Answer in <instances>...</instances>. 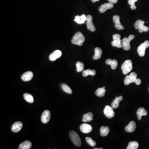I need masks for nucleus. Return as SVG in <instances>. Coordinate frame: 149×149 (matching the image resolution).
<instances>
[{"instance_id": "obj_40", "label": "nucleus", "mask_w": 149, "mask_h": 149, "mask_svg": "<svg viewBox=\"0 0 149 149\" xmlns=\"http://www.w3.org/2000/svg\"><path fill=\"white\" fill-rule=\"evenodd\" d=\"M103 88L104 89H105V87H103Z\"/></svg>"}, {"instance_id": "obj_29", "label": "nucleus", "mask_w": 149, "mask_h": 149, "mask_svg": "<svg viewBox=\"0 0 149 149\" xmlns=\"http://www.w3.org/2000/svg\"><path fill=\"white\" fill-rule=\"evenodd\" d=\"M106 90L103 88H99L96 90L95 92V94L97 96L99 97H102L105 95Z\"/></svg>"}, {"instance_id": "obj_15", "label": "nucleus", "mask_w": 149, "mask_h": 149, "mask_svg": "<svg viewBox=\"0 0 149 149\" xmlns=\"http://www.w3.org/2000/svg\"><path fill=\"white\" fill-rule=\"evenodd\" d=\"M33 73L31 71H27L23 74L21 76V79L24 81H29L31 80L33 77Z\"/></svg>"}, {"instance_id": "obj_39", "label": "nucleus", "mask_w": 149, "mask_h": 149, "mask_svg": "<svg viewBox=\"0 0 149 149\" xmlns=\"http://www.w3.org/2000/svg\"><path fill=\"white\" fill-rule=\"evenodd\" d=\"M100 1V0H91L92 2L93 3H95L96 1Z\"/></svg>"}, {"instance_id": "obj_17", "label": "nucleus", "mask_w": 149, "mask_h": 149, "mask_svg": "<svg viewBox=\"0 0 149 149\" xmlns=\"http://www.w3.org/2000/svg\"><path fill=\"white\" fill-rule=\"evenodd\" d=\"M130 40L128 39V38L125 37L122 40V47L123 49L126 51H128L130 50V42H131Z\"/></svg>"}, {"instance_id": "obj_22", "label": "nucleus", "mask_w": 149, "mask_h": 149, "mask_svg": "<svg viewBox=\"0 0 149 149\" xmlns=\"http://www.w3.org/2000/svg\"><path fill=\"white\" fill-rule=\"evenodd\" d=\"M147 114V111L144 108H140L137 110V116H138V119L139 120H141L142 116L146 115Z\"/></svg>"}, {"instance_id": "obj_6", "label": "nucleus", "mask_w": 149, "mask_h": 149, "mask_svg": "<svg viewBox=\"0 0 149 149\" xmlns=\"http://www.w3.org/2000/svg\"><path fill=\"white\" fill-rule=\"evenodd\" d=\"M137 75L136 73L132 72L130 75H127L124 80V84L125 85H128L132 82H135L137 79Z\"/></svg>"}, {"instance_id": "obj_18", "label": "nucleus", "mask_w": 149, "mask_h": 149, "mask_svg": "<svg viewBox=\"0 0 149 149\" xmlns=\"http://www.w3.org/2000/svg\"><path fill=\"white\" fill-rule=\"evenodd\" d=\"M122 100L123 96H120L119 97H116L111 104V106L113 109H117L119 107V103Z\"/></svg>"}, {"instance_id": "obj_16", "label": "nucleus", "mask_w": 149, "mask_h": 149, "mask_svg": "<svg viewBox=\"0 0 149 149\" xmlns=\"http://www.w3.org/2000/svg\"><path fill=\"white\" fill-rule=\"evenodd\" d=\"M136 125V123L135 121H131L129 123V124L125 127L126 131L128 133L134 132L135 130Z\"/></svg>"}, {"instance_id": "obj_25", "label": "nucleus", "mask_w": 149, "mask_h": 149, "mask_svg": "<svg viewBox=\"0 0 149 149\" xmlns=\"http://www.w3.org/2000/svg\"><path fill=\"white\" fill-rule=\"evenodd\" d=\"M109 128L108 126H102L100 129V135L104 137L107 136L109 132Z\"/></svg>"}, {"instance_id": "obj_4", "label": "nucleus", "mask_w": 149, "mask_h": 149, "mask_svg": "<svg viewBox=\"0 0 149 149\" xmlns=\"http://www.w3.org/2000/svg\"><path fill=\"white\" fill-rule=\"evenodd\" d=\"M149 47V41L146 40L144 42L140 44V45L138 47V54H139V56L143 57L144 56L145 53L146 49Z\"/></svg>"}, {"instance_id": "obj_36", "label": "nucleus", "mask_w": 149, "mask_h": 149, "mask_svg": "<svg viewBox=\"0 0 149 149\" xmlns=\"http://www.w3.org/2000/svg\"><path fill=\"white\" fill-rule=\"evenodd\" d=\"M135 83L137 85H140L141 83V80L140 79L137 78L135 81Z\"/></svg>"}, {"instance_id": "obj_23", "label": "nucleus", "mask_w": 149, "mask_h": 149, "mask_svg": "<svg viewBox=\"0 0 149 149\" xmlns=\"http://www.w3.org/2000/svg\"><path fill=\"white\" fill-rule=\"evenodd\" d=\"M31 143L29 140H26L20 145L19 149H29L31 147Z\"/></svg>"}, {"instance_id": "obj_35", "label": "nucleus", "mask_w": 149, "mask_h": 149, "mask_svg": "<svg viewBox=\"0 0 149 149\" xmlns=\"http://www.w3.org/2000/svg\"><path fill=\"white\" fill-rule=\"evenodd\" d=\"M149 30V27L145 26L144 25H142L140 29H138V31L140 33H142L144 31L147 32Z\"/></svg>"}, {"instance_id": "obj_41", "label": "nucleus", "mask_w": 149, "mask_h": 149, "mask_svg": "<svg viewBox=\"0 0 149 149\" xmlns=\"http://www.w3.org/2000/svg\"><path fill=\"white\" fill-rule=\"evenodd\" d=\"M148 90H149V89H148Z\"/></svg>"}, {"instance_id": "obj_8", "label": "nucleus", "mask_w": 149, "mask_h": 149, "mask_svg": "<svg viewBox=\"0 0 149 149\" xmlns=\"http://www.w3.org/2000/svg\"><path fill=\"white\" fill-rule=\"evenodd\" d=\"M104 112L106 117L109 119L113 118L115 115L113 108L107 105L106 106L104 110Z\"/></svg>"}, {"instance_id": "obj_28", "label": "nucleus", "mask_w": 149, "mask_h": 149, "mask_svg": "<svg viewBox=\"0 0 149 149\" xmlns=\"http://www.w3.org/2000/svg\"><path fill=\"white\" fill-rule=\"evenodd\" d=\"M139 146V144L137 142L131 141L129 142L127 149H137Z\"/></svg>"}, {"instance_id": "obj_19", "label": "nucleus", "mask_w": 149, "mask_h": 149, "mask_svg": "<svg viewBox=\"0 0 149 149\" xmlns=\"http://www.w3.org/2000/svg\"><path fill=\"white\" fill-rule=\"evenodd\" d=\"M106 63L107 65H110L112 69L115 70L117 69L118 66V61L117 60H111V59H108L106 61Z\"/></svg>"}, {"instance_id": "obj_38", "label": "nucleus", "mask_w": 149, "mask_h": 149, "mask_svg": "<svg viewBox=\"0 0 149 149\" xmlns=\"http://www.w3.org/2000/svg\"><path fill=\"white\" fill-rule=\"evenodd\" d=\"M135 38V36L134 35H130L129 37H128V39H129L130 40H132L133 39H134Z\"/></svg>"}, {"instance_id": "obj_13", "label": "nucleus", "mask_w": 149, "mask_h": 149, "mask_svg": "<svg viewBox=\"0 0 149 149\" xmlns=\"http://www.w3.org/2000/svg\"><path fill=\"white\" fill-rule=\"evenodd\" d=\"M62 55V52L59 50H57L51 54L49 58L51 61H54L60 57Z\"/></svg>"}, {"instance_id": "obj_3", "label": "nucleus", "mask_w": 149, "mask_h": 149, "mask_svg": "<svg viewBox=\"0 0 149 149\" xmlns=\"http://www.w3.org/2000/svg\"><path fill=\"white\" fill-rule=\"evenodd\" d=\"M69 134L71 140L74 145L77 147H80L81 145V141L78 135L73 130L70 131Z\"/></svg>"}, {"instance_id": "obj_32", "label": "nucleus", "mask_w": 149, "mask_h": 149, "mask_svg": "<svg viewBox=\"0 0 149 149\" xmlns=\"http://www.w3.org/2000/svg\"><path fill=\"white\" fill-rule=\"evenodd\" d=\"M61 88L63 90V91L66 92L67 93H69V94H71L72 93V90L71 89V88H70L69 86H68L66 85L63 84L61 85Z\"/></svg>"}, {"instance_id": "obj_26", "label": "nucleus", "mask_w": 149, "mask_h": 149, "mask_svg": "<svg viewBox=\"0 0 149 149\" xmlns=\"http://www.w3.org/2000/svg\"><path fill=\"white\" fill-rule=\"evenodd\" d=\"M96 72V71L94 70H91L89 69L86 70H85L83 71L82 73V76L84 77L88 76V75H91L92 76H94L95 75Z\"/></svg>"}, {"instance_id": "obj_2", "label": "nucleus", "mask_w": 149, "mask_h": 149, "mask_svg": "<svg viewBox=\"0 0 149 149\" xmlns=\"http://www.w3.org/2000/svg\"><path fill=\"white\" fill-rule=\"evenodd\" d=\"M132 69V62L130 60H127L125 61L121 66V69L124 75L128 74L131 71Z\"/></svg>"}, {"instance_id": "obj_9", "label": "nucleus", "mask_w": 149, "mask_h": 149, "mask_svg": "<svg viewBox=\"0 0 149 149\" xmlns=\"http://www.w3.org/2000/svg\"><path fill=\"white\" fill-rule=\"evenodd\" d=\"M120 16L115 15L113 16V22L115 23V27L118 30H123L124 27L123 26L120 21Z\"/></svg>"}, {"instance_id": "obj_37", "label": "nucleus", "mask_w": 149, "mask_h": 149, "mask_svg": "<svg viewBox=\"0 0 149 149\" xmlns=\"http://www.w3.org/2000/svg\"><path fill=\"white\" fill-rule=\"evenodd\" d=\"M109 2L113 4H117L118 2V0H108Z\"/></svg>"}, {"instance_id": "obj_24", "label": "nucleus", "mask_w": 149, "mask_h": 149, "mask_svg": "<svg viewBox=\"0 0 149 149\" xmlns=\"http://www.w3.org/2000/svg\"><path fill=\"white\" fill-rule=\"evenodd\" d=\"M93 113L91 112H89L85 113L83 115L82 121L83 122H90L93 120Z\"/></svg>"}, {"instance_id": "obj_34", "label": "nucleus", "mask_w": 149, "mask_h": 149, "mask_svg": "<svg viewBox=\"0 0 149 149\" xmlns=\"http://www.w3.org/2000/svg\"><path fill=\"white\" fill-rule=\"evenodd\" d=\"M138 1V0H128V4L130 6V8L133 10H136V7L135 5V3Z\"/></svg>"}, {"instance_id": "obj_21", "label": "nucleus", "mask_w": 149, "mask_h": 149, "mask_svg": "<svg viewBox=\"0 0 149 149\" xmlns=\"http://www.w3.org/2000/svg\"><path fill=\"white\" fill-rule=\"evenodd\" d=\"M102 51L101 48L99 47H96L94 49V55L93 56V59L94 60H98L101 58Z\"/></svg>"}, {"instance_id": "obj_33", "label": "nucleus", "mask_w": 149, "mask_h": 149, "mask_svg": "<svg viewBox=\"0 0 149 149\" xmlns=\"http://www.w3.org/2000/svg\"><path fill=\"white\" fill-rule=\"evenodd\" d=\"M87 142H88V143L92 147H95L96 145V142L94 141L92 139V138L90 137H86L85 138Z\"/></svg>"}, {"instance_id": "obj_14", "label": "nucleus", "mask_w": 149, "mask_h": 149, "mask_svg": "<svg viewBox=\"0 0 149 149\" xmlns=\"http://www.w3.org/2000/svg\"><path fill=\"white\" fill-rule=\"evenodd\" d=\"M23 124L20 121H18L12 125L11 127L12 131L13 132L17 133L20 131L23 128Z\"/></svg>"}, {"instance_id": "obj_10", "label": "nucleus", "mask_w": 149, "mask_h": 149, "mask_svg": "<svg viewBox=\"0 0 149 149\" xmlns=\"http://www.w3.org/2000/svg\"><path fill=\"white\" fill-rule=\"evenodd\" d=\"M114 6L113 3L109 2L108 3H105L102 4L99 8V11L101 13H104L106 10L109 9H112Z\"/></svg>"}, {"instance_id": "obj_1", "label": "nucleus", "mask_w": 149, "mask_h": 149, "mask_svg": "<svg viewBox=\"0 0 149 149\" xmlns=\"http://www.w3.org/2000/svg\"><path fill=\"white\" fill-rule=\"evenodd\" d=\"M85 41V37L83 34L80 31H77L73 37L71 42L74 44L81 46Z\"/></svg>"}, {"instance_id": "obj_12", "label": "nucleus", "mask_w": 149, "mask_h": 149, "mask_svg": "<svg viewBox=\"0 0 149 149\" xmlns=\"http://www.w3.org/2000/svg\"><path fill=\"white\" fill-rule=\"evenodd\" d=\"M80 130L84 134H88L92 130V127L91 125L87 123L82 124L80 126Z\"/></svg>"}, {"instance_id": "obj_20", "label": "nucleus", "mask_w": 149, "mask_h": 149, "mask_svg": "<svg viewBox=\"0 0 149 149\" xmlns=\"http://www.w3.org/2000/svg\"><path fill=\"white\" fill-rule=\"evenodd\" d=\"M87 16L85 14H83L81 16L77 15L75 16V19L74 20V21L76 22L79 24H84L86 21Z\"/></svg>"}, {"instance_id": "obj_30", "label": "nucleus", "mask_w": 149, "mask_h": 149, "mask_svg": "<svg viewBox=\"0 0 149 149\" xmlns=\"http://www.w3.org/2000/svg\"><path fill=\"white\" fill-rule=\"evenodd\" d=\"M77 71V72H80L83 71L84 69V65L82 62L78 61L76 63Z\"/></svg>"}, {"instance_id": "obj_31", "label": "nucleus", "mask_w": 149, "mask_h": 149, "mask_svg": "<svg viewBox=\"0 0 149 149\" xmlns=\"http://www.w3.org/2000/svg\"><path fill=\"white\" fill-rule=\"evenodd\" d=\"M145 22L142 20H138L134 24V27L136 29H138L141 27L142 25H143Z\"/></svg>"}, {"instance_id": "obj_27", "label": "nucleus", "mask_w": 149, "mask_h": 149, "mask_svg": "<svg viewBox=\"0 0 149 149\" xmlns=\"http://www.w3.org/2000/svg\"><path fill=\"white\" fill-rule=\"evenodd\" d=\"M23 96L25 100L29 103H32L34 102V98L31 94H29V93H25L24 94Z\"/></svg>"}, {"instance_id": "obj_11", "label": "nucleus", "mask_w": 149, "mask_h": 149, "mask_svg": "<svg viewBox=\"0 0 149 149\" xmlns=\"http://www.w3.org/2000/svg\"><path fill=\"white\" fill-rule=\"evenodd\" d=\"M51 118V113L48 110H45L43 112L41 117V121L44 123H46L49 121Z\"/></svg>"}, {"instance_id": "obj_5", "label": "nucleus", "mask_w": 149, "mask_h": 149, "mask_svg": "<svg viewBox=\"0 0 149 149\" xmlns=\"http://www.w3.org/2000/svg\"><path fill=\"white\" fill-rule=\"evenodd\" d=\"M121 37V36L119 34H115L113 35V41L111 42V45L113 46L119 48L122 47V43Z\"/></svg>"}, {"instance_id": "obj_7", "label": "nucleus", "mask_w": 149, "mask_h": 149, "mask_svg": "<svg viewBox=\"0 0 149 149\" xmlns=\"http://www.w3.org/2000/svg\"><path fill=\"white\" fill-rule=\"evenodd\" d=\"M93 18L91 15H88L87 16L86 25L87 26V29L89 30L94 32L95 31L96 27L93 24L92 22Z\"/></svg>"}]
</instances>
